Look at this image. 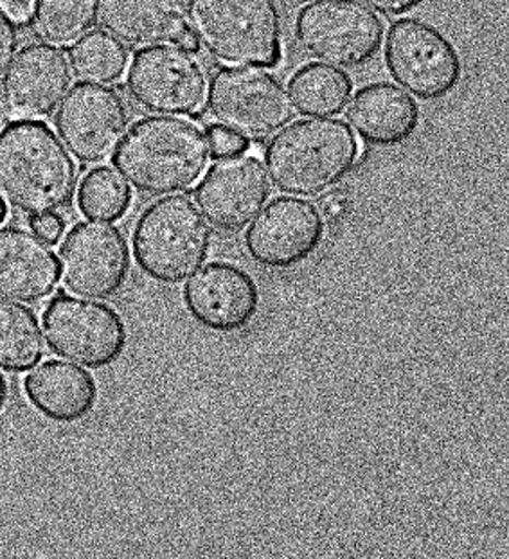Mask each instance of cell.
Here are the masks:
<instances>
[{
    "instance_id": "obj_1",
    "label": "cell",
    "mask_w": 509,
    "mask_h": 559,
    "mask_svg": "<svg viewBox=\"0 0 509 559\" xmlns=\"http://www.w3.org/2000/svg\"><path fill=\"white\" fill-rule=\"evenodd\" d=\"M80 169L44 121H13L0 132V197L29 218L71 207Z\"/></svg>"
},
{
    "instance_id": "obj_2",
    "label": "cell",
    "mask_w": 509,
    "mask_h": 559,
    "mask_svg": "<svg viewBox=\"0 0 509 559\" xmlns=\"http://www.w3.org/2000/svg\"><path fill=\"white\" fill-rule=\"evenodd\" d=\"M211 157L208 132L199 122L150 116L128 128L113 163L139 193L169 197L199 186Z\"/></svg>"
},
{
    "instance_id": "obj_3",
    "label": "cell",
    "mask_w": 509,
    "mask_h": 559,
    "mask_svg": "<svg viewBox=\"0 0 509 559\" xmlns=\"http://www.w3.org/2000/svg\"><path fill=\"white\" fill-rule=\"evenodd\" d=\"M346 121L311 118L283 128L265 150L267 175L281 193L313 199L335 189L360 158Z\"/></svg>"
},
{
    "instance_id": "obj_4",
    "label": "cell",
    "mask_w": 509,
    "mask_h": 559,
    "mask_svg": "<svg viewBox=\"0 0 509 559\" xmlns=\"http://www.w3.org/2000/svg\"><path fill=\"white\" fill-rule=\"evenodd\" d=\"M189 26L208 57L233 67L270 69L283 55L275 0H189Z\"/></svg>"
},
{
    "instance_id": "obj_5",
    "label": "cell",
    "mask_w": 509,
    "mask_h": 559,
    "mask_svg": "<svg viewBox=\"0 0 509 559\" xmlns=\"http://www.w3.org/2000/svg\"><path fill=\"white\" fill-rule=\"evenodd\" d=\"M132 249L135 263L150 280L180 285L210 255V224L193 200L169 194L141 213L133 227Z\"/></svg>"
},
{
    "instance_id": "obj_6",
    "label": "cell",
    "mask_w": 509,
    "mask_h": 559,
    "mask_svg": "<svg viewBox=\"0 0 509 559\" xmlns=\"http://www.w3.org/2000/svg\"><path fill=\"white\" fill-rule=\"evenodd\" d=\"M205 105L216 127L247 143H265L296 118L285 83L260 67L218 69L210 80Z\"/></svg>"
},
{
    "instance_id": "obj_7",
    "label": "cell",
    "mask_w": 509,
    "mask_h": 559,
    "mask_svg": "<svg viewBox=\"0 0 509 559\" xmlns=\"http://www.w3.org/2000/svg\"><path fill=\"white\" fill-rule=\"evenodd\" d=\"M294 35L311 60L335 69H358L382 49L386 26L358 0H317L299 11Z\"/></svg>"
},
{
    "instance_id": "obj_8",
    "label": "cell",
    "mask_w": 509,
    "mask_h": 559,
    "mask_svg": "<svg viewBox=\"0 0 509 559\" xmlns=\"http://www.w3.org/2000/svg\"><path fill=\"white\" fill-rule=\"evenodd\" d=\"M208 88L204 61L179 46L146 47L128 63V97L133 107L152 116H197L204 108Z\"/></svg>"
},
{
    "instance_id": "obj_9",
    "label": "cell",
    "mask_w": 509,
    "mask_h": 559,
    "mask_svg": "<svg viewBox=\"0 0 509 559\" xmlns=\"http://www.w3.org/2000/svg\"><path fill=\"white\" fill-rule=\"evenodd\" d=\"M42 321L51 353L76 366L105 369L127 349V324L113 306L97 300L58 294Z\"/></svg>"
},
{
    "instance_id": "obj_10",
    "label": "cell",
    "mask_w": 509,
    "mask_h": 559,
    "mask_svg": "<svg viewBox=\"0 0 509 559\" xmlns=\"http://www.w3.org/2000/svg\"><path fill=\"white\" fill-rule=\"evenodd\" d=\"M383 57L392 80L422 102L449 96L463 74V61L452 41L419 19L391 24Z\"/></svg>"
},
{
    "instance_id": "obj_11",
    "label": "cell",
    "mask_w": 509,
    "mask_h": 559,
    "mask_svg": "<svg viewBox=\"0 0 509 559\" xmlns=\"http://www.w3.org/2000/svg\"><path fill=\"white\" fill-rule=\"evenodd\" d=\"M55 127L72 157L80 163L102 164L114 157L127 135L130 108L116 87L74 83L60 103Z\"/></svg>"
},
{
    "instance_id": "obj_12",
    "label": "cell",
    "mask_w": 509,
    "mask_h": 559,
    "mask_svg": "<svg viewBox=\"0 0 509 559\" xmlns=\"http://www.w3.org/2000/svg\"><path fill=\"white\" fill-rule=\"evenodd\" d=\"M60 266L67 292L85 299H110L127 285L132 258L118 227L87 219L67 233Z\"/></svg>"
},
{
    "instance_id": "obj_13",
    "label": "cell",
    "mask_w": 509,
    "mask_h": 559,
    "mask_svg": "<svg viewBox=\"0 0 509 559\" xmlns=\"http://www.w3.org/2000/svg\"><path fill=\"white\" fill-rule=\"evenodd\" d=\"M324 239V218L308 200L280 197L272 200L245 235L252 261L270 270L299 266L316 254Z\"/></svg>"
},
{
    "instance_id": "obj_14",
    "label": "cell",
    "mask_w": 509,
    "mask_h": 559,
    "mask_svg": "<svg viewBox=\"0 0 509 559\" xmlns=\"http://www.w3.org/2000/svg\"><path fill=\"white\" fill-rule=\"evenodd\" d=\"M272 183L263 164L247 152L218 158L199 182L197 204L205 222L225 235L247 229L265 207Z\"/></svg>"
},
{
    "instance_id": "obj_15",
    "label": "cell",
    "mask_w": 509,
    "mask_h": 559,
    "mask_svg": "<svg viewBox=\"0 0 509 559\" xmlns=\"http://www.w3.org/2000/svg\"><path fill=\"white\" fill-rule=\"evenodd\" d=\"M72 67L60 47L33 41L16 52L2 76L4 112L13 121H44L71 88Z\"/></svg>"
},
{
    "instance_id": "obj_16",
    "label": "cell",
    "mask_w": 509,
    "mask_h": 559,
    "mask_svg": "<svg viewBox=\"0 0 509 559\" xmlns=\"http://www.w3.org/2000/svg\"><path fill=\"white\" fill-rule=\"evenodd\" d=\"M260 288L240 266L216 261L191 275L184 288L189 316L214 333H236L260 311Z\"/></svg>"
},
{
    "instance_id": "obj_17",
    "label": "cell",
    "mask_w": 509,
    "mask_h": 559,
    "mask_svg": "<svg viewBox=\"0 0 509 559\" xmlns=\"http://www.w3.org/2000/svg\"><path fill=\"white\" fill-rule=\"evenodd\" d=\"M61 280L51 245L24 227L0 229V297L35 305L51 297Z\"/></svg>"
},
{
    "instance_id": "obj_18",
    "label": "cell",
    "mask_w": 509,
    "mask_h": 559,
    "mask_svg": "<svg viewBox=\"0 0 509 559\" xmlns=\"http://www.w3.org/2000/svg\"><path fill=\"white\" fill-rule=\"evenodd\" d=\"M102 29L128 47L180 46L191 33L188 0H102Z\"/></svg>"
},
{
    "instance_id": "obj_19",
    "label": "cell",
    "mask_w": 509,
    "mask_h": 559,
    "mask_svg": "<svg viewBox=\"0 0 509 559\" xmlns=\"http://www.w3.org/2000/svg\"><path fill=\"white\" fill-rule=\"evenodd\" d=\"M347 121L364 143L392 147L413 138L419 127V107L403 88L371 83L350 99Z\"/></svg>"
},
{
    "instance_id": "obj_20",
    "label": "cell",
    "mask_w": 509,
    "mask_h": 559,
    "mask_svg": "<svg viewBox=\"0 0 509 559\" xmlns=\"http://www.w3.org/2000/svg\"><path fill=\"white\" fill-rule=\"evenodd\" d=\"M27 402L36 413L60 425L82 421L97 403V383L76 364L47 360L24 380Z\"/></svg>"
},
{
    "instance_id": "obj_21",
    "label": "cell",
    "mask_w": 509,
    "mask_h": 559,
    "mask_svg": "<svg viewBox=\"0 0 509 559\" xmlns=\"http://www.w3.org/2000/svg\"><path fill=\"white\" fill-rule=\"evenodd\" d=\"M296 112L306 118H333L352 99L353 82L346 72L324 63L300 67L288 85Z\"/></svg>"
},
{
    "instance_id": "obj_22",
    "label": "cell",
    "mask_w": 509,
    "mask_h": 559,
    "mask_svg": "<svg viewBox=\"0 0 509 559\" xmlns=\"http://www.w3.org/2000/svg\"><path fill=\"white\" fill-rule=\"evenodd\" d=\"M44 355V333L35 311L0 297V371L24 374Z\"/></svg>"
},
{
    "instance_id": "obj_23",
    "label": "cell",
    "mask_w": 509,
    "mask_h": 559,
    "mask_svg": "<svg viewBox=\"0 0 509 559\" xmlns=\"http://www.w3.org/2000/svg\"><path fill=\"white\" fill-rule=\"evenodd\" d=\"M99 8L102 0H33L31 29L52 46H72L94 27Z\"/></svg>"
},
{
    "instance_id": "obj_24",
    "label": "cell",
    "mask_w": 509,
    "mask_h": 559,
    "mask_svg": "<svg viewBox=\"0 0 509 559\" xmlns=\"http://www.w3.org/2000/svg\"><path fill=\"white\" fill-rule=\"evenodd\" d=\"M72 71L83 82L116 83L125 76L130 57L125 44L105 31H88L71 49Z\"/></svg>"
},
{
    "instance_id": "obj_25",
    "label": "cell",
    "mask_w": 509,
    "mask_h": 559,
    "mask_svg": "<svg viewBox=\"0 0 509 559\" xmlns=\"http://www.w3.org/2000/svg\"><path fill=\"white\" fill-rule=\"evenodd\" d=\"M132 205V189L113 168H94L78 186V207L97 222H118Z\"/></svg>"
},
{
    "instance_id": "obj_26",
    "label": "cell",
    "mask_w": 509,
    "mask_h": 559,
    "mask_svg": "<svg viewBox=\"0 0 509 559\" xmlns=\"http://www.w3.org/2000/svg\"><path fill=\"white\" fill-rule=\"evenodd\" d=\"M21 46V29L10 13L0 5V76L8 71L11 61L15 60Z\"/></svg>"
},
{
    "instance_id": "obj_27",
    "label": "cell",
    "mask_w": 509,
    "mask_h": 559,
    "mask_svg": "<svg viewBox=\"0 0 509 559\" xmlns=\"http://www.w3.org/2000/svg\"><path fill=\"white\" fill-rule=\"evenodd\" d=\"M208 139H210L211 155L216 160L218 158L236 157L249 150V143L238 138L236 133L225 130V128L211 127L208 130Z\"/></svg>"
},
{
    "instance_id": "obj_28",
    "label": "cell",
    "mask_w": 509,
    "mask_h": 559,
    "mask_svg": "<svg viewBox=\"0 0 509 559\" xmlns=\"http://www.w3.org/2000/svg\"><path fill=\"white\" fill-rule=\"evenodd\" d=\"M319 204H321L319 211L322 218H327L331 224L342 222L347 214L352 213V197L342 189H331L328 193L321 194Z\"/></svg>"
},
{
    "instance_id": "obj_29",
    "label": "cell",
    "mask_w": 509,
    "mask_h": 559,
    "mask_svg": "<svg viewBox=\"0 0 509 559\" xmlns=\"http://www.w3.org/2000/svg\"><path fill=\"white\" fill-rule=\"evenodd\" d=\"M31 230L52 247V245L60 243L61 238L66 235V219L61 218L58 213L42 214V216L31 218Z\"/></svg>"
},
{
    "instance_id": "obj_30",
    "label": "cell",
    "mask_w": 509,
    "mask_h": 559,
    "mask_svg": "<svg viewBox=\"0 0 509 559\" xmlns=\"http://www.w3.org/2000/svg\"><path fill=\"white\" fill-rule=\"evenodd\" d=\"M378 15L402 16L416 10L423 0H358Z\"/></svg>"
},
{
    "instance_id": "obj_31",
    "label": "cell",
    "mask_w": 509,
    "mask_h": 559,
    "mask_svg": "<svg viewBox=\"0 0 509 559\" xmlns=\"http://www.w3.org/2000/svg\"><path fill=\"white\" fill-rule=\"evenodd\" d=\"M31 2L33 0H0V5L10 13L13 21L27 22L29 21Z\"/></svg>"
},
{
    "instance_id": "obj_32",
    "label": "cell",
    "mask_w": 509,
    "mask_h": 559,
    "mask_svg": "<svg viewBox=\"0 0 509 559\" xmlns=\"http://www.w3.org/2000/svg\"><path fill=\"white\" fill-rule=\"evenodd\" d=\"M8 397H10V385H8V380H5L4 374L0 371V414L4 411Z\"/></svg>"
},
{
    "instance_id": "obj_33",
    "label": "cell",
    "mask_w": 509,
    "mask_h": 559,
    "mask_svg": "<svg viewBox=\"0 0 509 559\" xmlns=\"http://www.w3.org/2000/svg\"><path fill=\"white\" fill-rule=\"evenodd\" d=\"M5 218H8V204H5L2 197H0V224H2Z\"/></svg>"
},
{
    "instance_id": "obj_34",
    "label": "cell",
    "mask_w": 509,
    "mask_h": 559,
    "mask_svg": "<svg viewBox=\"0 0 509 559\" xmlns=\"http://www.w3.org/2000/svg\"><path fill=\"white\" fill-rule=\"evenodd\" d=\"M283 2H288V4H306V2H317V0H283Z\"/></svg>"
},
{
    "instance_id": "obj_35",
    "label": "cell",
    "mask_w": 509,
    "mask_h": 559,
    "mask_svg": "<svg viewBox=\"0 0 509 559\" xmlns=\"http://www.w3.org/2000/svg\"><path fill=\"white\" fill-rule=\"evenodd\" d=\"M2 122H4V103H2V97H0V128H2Z\"/></svg>"
}]
</instances>
